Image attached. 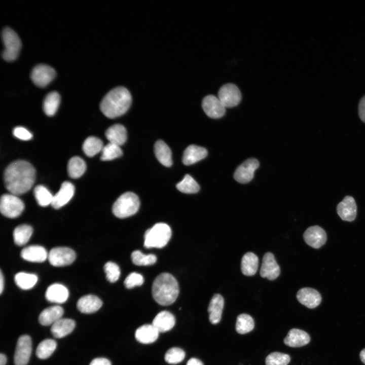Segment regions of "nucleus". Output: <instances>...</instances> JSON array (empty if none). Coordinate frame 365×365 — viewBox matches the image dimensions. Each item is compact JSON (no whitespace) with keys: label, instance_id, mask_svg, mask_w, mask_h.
Masks as SVG:
<instances>
[{"label":"nucleus","instance_id":"f257e3e1","mask_svg":"<svg viewBox=\"0 0 365 365\" xmlns=\"http://www.w3.org/2000/svg\"><path fill=\"white\" fill-rule=\"evenodd\" d=\"M35 169L25 160H17L10 163L4 174L5 185L11 194L19 195L28 192L35 179Z\"/></svg>","mask_w":365,"mask_h":365},{"label":"nucleus","instance_id":"f03ea898","mask_svg":"<svg viewBox=\"0 0 365 365\" xmlns=\"http://www.w3.org/2000/svg\"><path fill=\"white\" fill-rule=\"evenodd\" d=\"M132 97L125 87L119 86L110 90L103 98L100 109L106 117L114 119L124 114L129 108Z\"/></svg>","mask_w":365,"mask_h":365},{"label":"nucleus","instance_id":"7ed1b4c3","mask_svg":"<svg viewBox=\"0 0 365 365\" xmlns=\"http://www.w3.org/2000/svg\"><path fill=\"white\" fill-rule=\"evenodd\" d=\"M152 293L154 300L160 305L168 306L172 304L179 294L178 282L170 273H162L154 280Z\"/></svg>","mask_w":365,"mask_h":365},{"label":"nucleus","instance_id":"20e7f679","mask_svg":"<svg viewBox=\"0 0 365 365\" xmlns=\"http://www.w3.org/2000/svg\"><path fill=\"white\" fill-rule=\"evenodd\" d=\"M171 236V230L167 224H156L147 230L144 235V246L146 248H162L168 242Z\"/></svg>","mask_w":365,"mask_h":365},{"label":"nucleus","instance_id":"39448f33","mask_svg":"<svg viewBox=\"0 0 365 365\" xmlns=\"http://www.w3.org/2000/svg\"><path fill=\"white\" fill-rule=\"evenodd\" d=\"M139 206L138 196L132 192H127L121 195L115 202L112 211L116 216L123 218L135 214Z\"/></svg>","mask_w":365,"mask_h":365},{"label":"nucleus","instance_id":"423d86ee","mask_svg":"<svg viewBox=\"0 0 365 365\" xmlns=\"http://www.w3.org/2000/svg\"><path fill=\"white\" fill-rule=\"evenodd\" d=\"M2 39L4 46L2 57L8 62L14 61L18 57L21 47L20 38L13 29L7 27L2 32Z\"/></svg>","mask_w":365,"mask_h":365},{"label":"nucleus","instance_id":"0eeeda50","mask_svg":"<svg viewBox=\"0 0 365 365\" xmlns=\"http://www.w3.org/2000/svg\"><path fill=\"white\" fill-rule=\"evenodd\" d=\"M24 208L23 202L17 195L5 194L1 197L0 210L2 214L9 218L19 216Z\"/></svg>","mask_w":365,"mask_h":365},{"label":"nucleus","instance_id":"6e6552de","mask_svg":"<svg viewBox=\"0 0 365 365\" xmlns=\"http://www.w3.org/2000/svg\"><path fill=\"white\" fill-rule=\"evenodd\" d=\"M74 250L67 247H56L52 248L48 254V260L55 267H63L71 264L76 259Z\"/></svg>","mask_w":365,"mask_h":365},{"label":"nucleus","instance_id":"1a4fd4ad","mask_svg":"<svg viewBox=\"0 0 365 365\" xmlns=\"http://www.w3.org/2000/svg\"><path fill=\"white\" fill-rule=\"evenodd\" d=\"M217 97L226 108H231L237 106L240 103L242 96L236 85L228 83L220 88Z\"/></svg>","mask_w":365,"mask_h":365},{"label":"nucleus","instance_id":"9d476101","mask_svg":"<svg viewBox=\"0 0 365 365\" xmlns=\"http://www.w3.org/2000/svg\"><path fill=\"white\" fill-rule=\"evenodd\" d=\"M56 71L49 65L40 64L33 68L30 73L32 82L38 87L47 86L55 78Z\"/></svg>","mask_w":365,"mask_h":365},{"label":"nucleus","instance_id":"9b49d317","mask_svg":"<svg viewBox=\"0 0 365 365\" xmlns=\"http://www.w3.org/2000/svg\"><path fill=\"white\" fill-rule=\"evenodd\" d=\"M31 351V338L26 335L21 336L18 339L14 354L15 365H26L29 361Z\"/></svg>","mask_w":365,"mask_h":365},{"label":"nucleus","instance_id":"f8f14e48","mask_svg":"<svg viewBox=\"0 0 365 365\" xmlns=\"http://www.w3.org/2000/svg\"><path fill=\"white\" fill-rule=\"evenodd\" d=\"M259 166V162L256 159H247L236 168L234 178L241 184L247 183L253 178L254 172Z\"/></svg>","mask_w":365,"mask_h":365},{"label":"nucleus","instance_id":"ddd939ff","mask_svg":"<svg viewBox=\"0 0 365 365\" xmlns=\"http://www.w3.org/2000/svg\"><path fill=\"white\" fill-rule=\"evenodd\" d=\"M202 106L206 115L211 118H220L226 113V107L217 97L213 95H207L203 99Z\"/></svg>","mask_w":365,"mask_h":365},{"label":"nucleus","instance_id":"4468645a","mask_svg":"<svg viewBox=\"0 0 365 365\" xmlns=\"http://www.w3.org/2000/svg\"><path fill=\"white\" fill-rule=\"evenodd\" d=\"M280 273L278 265L273 253L266 252L263 258L260 269V275L263 278L273 280L278 277Z\"/></svg>","mask_w":365,"mask_h":365},{"label":"nucleus","instance_id":"2eb2a0df","mask_svg":"<svg viewBox=\"0 0 365 365\" xmlns=\"http://www.w3.org/2000/svg\"><path fill=\"white\" fill-rule=\"evenodd\" d=\"M306 243L314 248H319L324 244L326 240V234L324 230L318 226L308 228L304 233Z\"/></svg>","mask_w":365,"mask_h":365},{"label":"nucleus","instance_id":"dca6fc26","mask_svg":"<svg viewBox=\"0 0 365 365\" xmlns=\"http://www.w3.org/2000/svg\"><path fill=\"white\" fill-rule=\"evenodd\" d=\"M74 185L69 181L63 182L58 192L53 196L51 205L55 209H59L66 204L75 193Z\"/></svg>","mask_w":365,"mask_h":365},{"label":"nucleus","instance_id":"f3484780","mask_svg":"<svg viewBox=\"0 0 365 365\" xmlns=\"http://www.w3.org/2000/svg\"><path fill=\"white\" fill-rule=\"evenodd\" d=\"M337 211L341 218L345 221L352 222L356 216L357 206L354 199L346 196L337 206Z\"/></svg>","mask_w":365,"mask_h":365},{"label":"nucleus","instance_id":"a211bd4d","mask_svg":"<svg viewBox=\"0 0 365 365\" xmlns=\"http://www.w3.org/2000/svg\"><path fill=\"white\" fill-rule=\"evenodd\" d=\"M297 298L300 303L310 309L317 307L321 302L319 292L310 287L300 289L297 293Z\"/></svg>","mask_w":365,"mask_h":365},{"label":"nucleus","instance_id":"6ab92c4d","mask_svg":"<svg viewBox=\"0 0 365 365\" xmlns=\"http://www.w3.org/2000/svg\"><path fill=\"white\" fill-rule=\"evenodd\" d=\"M68 296L69 292L67 288L59 283H54L50 285L45 293V297L48 301L57 304L65 302Z\"/></svg>","mask_w":365,"mask_h":365},{"label":"nucleus","instance_id":"aec40b11","mask_svg":"<svg viewBox=\"0 0 365 365\" xmlns=\"http://www.w3.org/2000/svg\"><path fill=\"white\" fill-rule=\"evenodd\" d=\"M20 254L24 260L34 263L43 262L48 258L46 249L42 246L36 245L24 248Z\"/></svg>","mask_w":365,"mask_h":365},{"label":"nucleus","instance_id":"412c9836","mask_svg":"<svg viewBox=\"0 0 365 365\" xmlns=\"http://www.w3.org/2000/svg\"><path fill=\"white\" fill-rule=\"evenodd\" d=\"M102 305V302L98 297L93 295H88L79 299L77 307L81 312L90 314L98 310Z\"/></svg>","mask_w":365,"mask_h":365},{"label":"nucleus","instance_id":"4be33fe9","mask_svg":"<svg viewBox=\"0 0 365 365\" xmlns=\"http://www.w3.org/2000/svg\"><path fill=\"white\" fill-rule=\"evenodd\" d=\"M310 337L306 332L298 329L292 328L288 332L284 339V343L288 346L300 347L308 344Z\"/></svg>","mask_w":365,"mask_h":365},{"label":"nucleus","instance_id":"5701e85b","mask_svg":"<svg viewBox=\"0 0 365 365\" xmlns=\"http://www.w3.org/2000/svg\"><path fill=\"white\" fill-rule=\"evenodd\" d=\"M224 300L220 294H215L211 299L208 308L209 319L213 324L218 323L222 318Z\"/></svg>","mask_w":365,"mask_h":365},{"label":"nucleus","instance_id":"b1692460","mask_svg":"<svg viewBox=\"0 0 365 365\" xmlns=\"http://www.w3.org/2000/svg\"><path fill=\"white\" fill-rule=\"evenodd\" d=\"M207 151L204 148L192 144L185 150L182 157V162L186 165L193 164L205 158Z\"/></svg>","mask_w":365,"mask_h":365},{"label":"nucleus","instance_id":"393cba45","mask_svg":"<svg viewBox=\"0 0 365 365\" xmlns=\"http://www.w3.org/2000/svg\"><path fill=\"white\" fill-rule=\"evenodd\" d=\"M63 313L64 310L62 307L58 305L51 306L41 312L39 316V321L43 325H52L61 318Z\"/></svg>","mask_w":365,"mask_h":365},{"label":"nucleus","instance_id":"a878e982","mask_svg":"<svg viewBox=\"0 0 365 365\" xmlns=\"http://www.w3.org/2000/svg\"><path fill=\"white\" fill-rule=\"evenodd\" d=\"M159 332L152 324H144L138 327L135 334L136 339L142 344H151L158 338Z\"/></svg>","mask_w":365,"mask_h":365},{"label":"nucleus","instance_id":"bb28decb","mask_svg":"<svg viewBox=\"0 0 365 365\" xmlns=\"http://www.w3.org/2000/svg\"><path fill=\"white\" fill-rule=\"evenodd\" d=\"M175 319L174 315L169 311L159 312L154 318L152 324L160 332L169 331L174 326Z\"/></svg>","mask_w":365,"mask_h":365},{"label":"nucleus","instance_id":"cd10ccee","mask_svg":"<svg viewBox=\"0 0 365 365\" xmlns=\"http://www.w3.org/2000/svg\"><path fill=\"white\" fill-rule=\"evenodd\" d=\"M75 322L69 318H60L51 326V332L56 338H61L70 334L75 327Z\"/></svg>","mask_w":365,"mask_h":365},{"label":"nucleus","instance_id":"c85d7f7f","mask_svg":"<svg viewBox=\"0 0 365 365\" xmlns=\"http://www.w3.org/2000/svg\"><path fill=\"white\" fill-rule=\"evenodd\" d=\"M105 135L110 142L119 146L123 144L127 140V130L121 124H116L110 127Z\"/></svg>","mask_w":365,"mask_h":365},{"label":"nucleus","instance_id":"c756f323","mask_svg":"<svg viewBox=\"0 0 365 365\" xmlns=\"http://www.w3.org/2000/svg\"><path fill=\"white\" fill-rule=\"evenodd\" d=\"M154 151L158 160L164 166L170 167L172 164V153L167 144L162 140L156 141Z\"/></svg>","mask_w":365,"mask_h":365},{"label":"nucleus","instance_id":"7c9ffc66","mask_svg":"<svg viewBox=\"0 0 365 365\" xmlns=\"http://www.w3.org/2000/svg\"><path fill=\"white\" fill-rule=\"evenodd\" d=\"M258 265V257L253 252H248L243 256L241 260L242 273L246 276H252L256 273Z\"/></svg>","mask_w":365,"mask_h":365},{"label":"nucleus","instance_id":"2f4dec72","mask_svg":"<svg viewBox=\"0 0 365 365\" xmlns=\"http://www.w3.org/2000/svg\"><path fill=\"white\" fill-rule=\"evenodd\" d=\"M60 102V96L56 91L49 93L43 102V110L48 116H52L56 113Z\"/></svg>","mask_w":365,"mask_h":365},{"label":"nucleus","instance_id":"473e14b6","mask_svg":"<svg viewBox=\"0 0 365 365\" xmlns=\"http://www.w3.org/2000/svg\"><path fill=\"white\" fill-rule=\"evenodd\" d=\"M86 169V163L80 157L75 156L69 160L67 164V172L70 177L77 178L81 177L84 173Z\"/></svg>","mask_w":365,"mask_h":365},{"label":"nucleus","instance_id":"72a5a7b5","mask_svg":"<svg viewBox=\"0 0 365 365\" xmlns=\"http://www.w3.org/2000/svg\"><path fill=\"white\" fill-rule=\"evenodd\" d=\"M32 232V227L28 225L23 224L17 226L13 232L15 243L19 246L25 244L30 238Z\"/></svg>","mask_w":365,"mask_h":365},{"label":"nucleus","instance_id":"f704fd0d","mask_svg":"<svg viewBox=\"0 0 365 365\" xmlns=\"http://www.w3.org/2000/svg\"><path fill=\"white\" fill-rule=\"evenodd\" d=\"M38 279L36 275L25 272L18 273L14 277L16 284L24 290L32 288L36 283Z\"/></svg>","mask_w":365,"mask_h":365},{"label":"nucleus","instance_id":"c9c22d12","mask_svg":"<svg viewBox=\"0 0 365 365\" xmlns=\"http://www.w3.org/2000/svg\"><path fill=\"white\" fill-rule=\"evenodd\" d=\"M103 147V142L99 138L90 136L84 141L82 149L85 155L91 157L101 151Z\"/></svg>","mask_w":365,"mask_h":365},{"label":"nucleus","instance_id":"e433bc0d","mask_svg":"<svg viewBox=\"0 0 365 365\" xmlns=\"http://www.w3.org/2000/svg\"><path fill=\"white\" fill-rule=\"evenodd\" d=\"M57 346L56 341L53 339H45L41 342L36 349V355L40 359L49 357L55 351Z\"/></svg>","mask_w":365,"mask_h":365},{"label":"nucleus","instance_id":"4c0bfd02","mask_svg":"<svg viewBox=\"0 0 365 365\" xmlns=\"http://www.w3.org/2000/svg\"><path fill=\"white\" fill-rule=\"evenodd\" d=\"M254 326L253 318L249 315L243 313L237 316L236 330L240 334H245L251 331Z\"/></svg>","mask_w":365,"mask_h":365},{"label":"nucleus","instance_id":"58836bf2","mask_svg":"<svg viewBox=\"0 0 365 365\" xmlns=\"http://www.w3.org/2000/svg\"><path fill=\"white\" fill-rule=\"evenodd\" d=\"M33 193L36 201L40 206L45 207L52 204L53 195L45 186L42 185L36 186L34 189Z\"/></svg>","mask_w":365,"mask_h":365},{"label":"nucleus","instance_id":"ea45409f","mask_svg":"<svg viewBox=\"0 0 365 365\" xmlns=\"http://www.w3.org/2000/svg\"><path fill=\"white\" fill-rule=\"evenodd\" d=\"M176 187L178 191L187 194L196 193L200 190L198 183L189 174H186Z\"/></svg>","mask_w":365,"mask_h":365},{"label":"nucleus","instance_id":"a19ab883","mask_svg":"<svg viewBox=\"0 0 365 365\" xmlns=\"http://www.w3.org/2000/svg\"><path fill=\"white\" fill-rule=\"evenodd\" d=\"M133 264L137 266H149L154 264L157 257L153 254H145L139 250L133 251L131 254Z\"/></svg>","mask_w":365,"mask_h":365},{"label":"nucleus","instance_id":"79ce46f5","mask_svg":"<svg viewBox=\"0 0 365 365\" xmlns=\"http://www.w3.org/2000/svg\"><path fill=\"white\" fill-rule=\"evenodd\" d=\"M122 154L120 146L109 142L103 147L100 159L102 161H110L121 157Z\"/></svg>","mask_w":365,"mask_h":365},{"label":"nucleus","instance_id":"37998d69","mask_svg":"<svg viewBox=\"0 0 365 365\" xmlns=\"http://www.w3.org/2000/svg\"><path fill=\"white\" fill-rule=\"evenodd\" d=\"M288 354L274 352L268 355L265 360L266 365H287L290 361Z\"/></svg>","mask_w":365,"mask_h":365},{"label":"nucleus","instance_id":"c03bdc74","mask_svg":"<svg viewBox=\"0 0 365 365\" xmlns=\"http://www.w3.org/2000/svg\"><path fill=\"white\" fill-rule=\"evenodd\" d=\"M185 357V352L177 347L169 349L165 355V361L170 364H177L182 361Z\"/></svg>","mask_w":365,"mask_h":365},{"label":"nucleus","instance_id":"a18cd8bd","mask_svg":"<svg viewBox=\"0 0 365 365\" xmlns=\"http://www.w3.org/2000/svg\"><path fill=\"white\" fill-rule=\"evenodd\" d=\"M106 278L108 281L114 283L117 281L120 276V269L118 265L112 262H108L104 266Z\"/></svg>","mask_w":365,"mask_h":365},{"label":"nucleus","instance_id":"49530a36","mask_svg":"<svg viewBox=\"0 0 365 365\" xmlns=\"http://www.w3.org/2000/svg\"><path fill=\"white\" fill-rule=\"evenodd\" d=\"M144 282L142 275L136 272L131 273L124 280V285L127 288H132L141 285Z\"/></svg>","mask_w":365,"mask_h":365},{"label":"nucleus","instance_id":"de8ad7c7","mask_svg":"<svg viewBox=\"0 0 365 365\" xmlns=\"http://www.w3.org/2000/svg\"><path fill=\"white\" fill-rule=\"evenodd\" d=\"M13 134L16 138L23 140H28L32 137L31 133L25 128L21 126L15 127L13 129Z\"/></svg>","mask_w":365,"mask_h":365},{"label":"nucleus","instance_id":"09e8293b","mask_svg":"<svg viewBox=\"0 0 365 365\" xmlns=\"http://www.w3.org/2000/svg\"><path fill=\"white\" fill-rule=\"evenodd\" d=\"M358 115L361 120L365 123V95L359 101Z\"/></svg>","mask_w":365,"mask_h":365},{"label":"nucleus","instance_id":"8fccbe9b","mask_svg":"<svg viewBox=\"0 0 365 365\" xmlns=\"http://www.w3.org/2000/svg\"><path fill=\"white\" fill-rule=\"evenodd\" d=\"M89 365H112V364L108 359L99 357L93 359Z\"/></svg>","mask_w":365,"mask_h":365},{"label":"nucleus","instance_id":"3c124183","mask_svg":"<svg viewBox=\"0 0 365 365\" xmlns=\"http://www.w3.org/2000/svg\"><path fill=\"white\" fill-rule=\"evenodd\" d=\"M187 365H203V364L199 359L196 358H192L188 360Z\"/></svg>","mask_w":365,"mask_h":365},{"label":"nucleus","instance_id":"603ef678","mask_svg":"<svg viewBox=\"0 0 365 365\" xmlns=\"http://www.w3.org/2000/svg\"><path fill=\"white\" fill-rule=\"evenodd\" d=\"M4 287V277L2 271L0 272V294H2Z\"/></svg>","mask_w":365,"mask_h":365},{"label":"nucleus","instance_id":"864d4df0","mask_svg":"<svg viewBox=\"0 0 365 365\" xmlns=\"http://www.w3.org/2000/svg\"><path fill=\"white\" fill-rule=\"evenodd\" d=\"M7 357L6 356L3 354L1 353L0 354V365H6L7 363Z\"/></svg>","mask_w":365,"mask_h":365},{"label":"nucleus","instance_id":"5fc2aeb1","mask_svg":"<svg viewBox=\"0 0 365 365\" xmlns=\"http://www.w3.org/2000/svg\"><path fill=\"white\" fill-rule=\"evenodd\" d=\"M359 357L361 361L365 364V348L360 352Z\"/></svg>","mask_w":365,"mask_h":365}]
</instances>
